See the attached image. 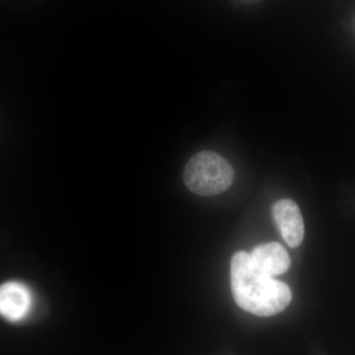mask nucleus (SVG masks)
Listing matches in <instances>:
<instances>
[{"label":"nucleus","instance_id":"7ed1b4c3","mask_svg":"<svg viewBox=\"0 0 355 355\" xmlns=\"http://www.w3.org/2000/svg\"><path fill=\"white\" fill-rule=\"evenodd\" d=\"M272 217L286 244L298 247L304 238V223L297 203L287 198L279 200L273 205Z\"/></svg>","mask_w":355,"mask_h":355},{"label":"nucleus","instance_id":"f03ea898","mask_svg":"<svg viewBox=\"0 0 355 355\" xmlns=\"http://www.w3.org/2000/svg\"><path fill=\"white\" fill-rule=\"evenodd\" d=\"M234 180V170L226 159L214 151L193 156L184 168V181L196 195L211 197L227 190Z\"/></svg>","mask_w":355,"mask_h":355},{"label":"nucleus","instance_id":"f257e3e1","mask_svg":"<svg viewBox=\"0 0 355 355\" xmlns=\"http://www.w3.org/2000/svg\"><path fill=\"white\" fill-rule=\"evenodd\" d=\"M231 288L237 305L257 316L279 314L291 302L289 286L257 270L246 252H238L231 261Z\"/></svg>","mask_w":355,"mask_h":355},{"label":"nucleus","instance_id":"39448f33","mask_svg":"<svg viewBox=\"0 0 355 355\" xmlns=\"http://www.w3.org/2000/svg\"><path fill=\"white\" fill-rule=\"evenodd\" d=\"M29 289L19 282H7L0 287V312L11 322H18L27 316L31 308Z\"/></svg>","mask_w":355,"mask_h":355},{"label":"nucleus","instance_id":"20e7f679","mask_svg":"<svg viewBox=\"0 0 355 355\" xmlns=\"http://www.w3.org/2000/svg\"><path fill=\"white\" fill-rule=\"evenodd\" d=\"M250 258L257 270L272 277L284 275L291 265L286 250L277 242L254 248L250 253Z\"/></svg>","mask_w":355,"mask_h":355}]
</instances>
